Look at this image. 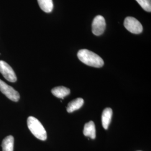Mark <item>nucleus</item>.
I'll use <instances>...</instances> for the list:
<instances>
[{
    "label": "nucleus",
    "instance_id": "13",
    "mask_svg": "<svg viewBox=\"0 0 151 151\" xmlns=\"http://www.w3.org/2000/svg\"><path fill=\"white\" fill-rule=\"evenodd\" d=\"M139 5L142 7V8L147 11H151V0H135Z\"/></svg>",
    "mask_w": 151,
    "mask_h": 151
},
{
    "label": "nucleus",
    "instance_id": "5",
    "mask_svg": "<svg viewBox=\"0 0 151 151\" xmlns=\"http://www.w3.org/2000/svg\"><path fill=\"white\" fill-rule=\"evenodd\" d=\"M0 73L7 81L15 82L17 81L16 74L11 66L4 60H0Z\"/></svg>",
    "mask_w": 151,
    "mask_h": 151
},
{
    "label": "nucleus",
    "instance_id": "11",
    "mask_svg": "<svg viewBox=\"0 0 151 151\" xmlns=\"http://www.w3.org/2000/svg\"><path fill=\"white\" fill-rule=\"evenodd\" d=\"M1 146L3 151H14V138L12 135L6 137L2 142Z\"/></svg>",
    "mask_w": 151,
    "mask_h": 151
},
{
    "label": "nucleus",
    "instance_id": "7",
    "mask_svg": "<svg viewBox=\"0 0 151 151\" xmlns=\"http://www.w3.org/2000/svg\"><path fill=\"white\" fill-rule=\"evenodd\" d=\"M113 115V110L111 108H107L103 111L101 116V122L103 128L105 129H108L110 124Z\"/></svg>",
    "mask_w": 151,
    "mask_h": 151
},
{
    "label": "nucleus",
    "instance_id": "12",
    "mask_svg": "<svg viewBox=\"0 0 151 151\" xmlns=\"http://www.w3.org/2000/svg\"><path fill=\"white\" fill-rule=\"evenodd\" d=\"M40 8L46 13L51 12L53 9V2L52 0H38Z\"/></svg>",
    "mask_w": 151,
    "mask_h": 151
},
{
    "label": "nucleus",
    "instance_id": "6",
    "mask_svg": "<svg viewBox=\"0 0 151 151\" xmlns=\"http://www.w3.org/2000/svg\"><path fill=\"white\" fill-rule=\"evenodd\" d=\"M106 27V22L104 17L101 15L96 16L92 24V33L96 35L100 36L102 35Z\"/></svg>",
    "mask_w": 151,
    "mask_h": 151
},
{
    "label": "nucleus",
    "instance_id": "10",
    "mask_svg": "<svg viewBox=\"0 0 151 151\" xmlns=\"http://www.w3.org/2000/svg\"><path fill=\"white\" fill-rule=\"evenodd\" d=\"M84 103L83 99L82 98H77L75 100L68 103L67 107V111L68 113H73L77 110L80 109L83 106Z\"/></svg>",
    "mask_w": 151,
    "mask_h": 151
},
{
    "label": "nucleus",
    "instance_id": "2",
    "mask_svg": "<svg viewBox=\"0 0 151 151\" xmlns=\"http://www.w3.org/2000/svg\"><path fill=\"white\" fill-rule=\"evenodd\" d=\"M27 124L28 128L37 138L41 140L47 139V132L38 119L34 116H29L27 118Z\"/></svg>",
    "mask_w": 151,
    "mask_h": 151
},
{
    "label": "nucleus",
    "instance_id": "4",
    "mask_svg": "<svg viewBox=\"0 0 151 151\" xmlns=\"http://www.w3.org/2000/svg\"><path fill=\"white\" fill-rule=\"evenodd\" d=\"M0 91L6 97L13 101L17 102L20 99V94L12 87L8 85L4 81L0 80Z\"/></svg>",
    "mask_w": 151,
    "mask_h": 151
},
{
    "label": "nucleus",
    "instance_id": "1",
    "mask_svg": "<svg viewBox=\"0 0 151 151\" xmlns=\"http://www.w3.org/2000/svg\"><path fill=\"white\" fill-rule=\"evenodd\" d=\"M77 57L82 63L91 67L100 68L104 65V60L99 55L87 49L80 50Z\"/></svg>",
    "mask_w": 151,
    "mask_h": 151
},
{
    "label": "nucleus",
    "instance_id": "8",
    "mask_svg": "<svg viewBox=\"0 0 151 151\" xmlns=\"http://www.w3.org/2000/svg\"><path fill=\"white\" fill-rule=\"evenodd\" d=\"M83 133L85 136L88 137L92 139L96 138V128L93 122L90 121L85 124Z\"/></svg>",
    "mask_w": 151,
    "mask_h": 151
},
{
    "label": "nucleus",
    "instance_id": "9",
    "mask_svg": "<svg viewBox=\"0 0 151 151\" xmlns=\"http://www.w3.org/2000/svg\"><path fill=\"white\" fill-rule=\"evenodd\" d=\"M52 93L55 97L63 99L70 93V90L65 87H56L52 90Z\"/></svg>",
    "mask_w": 151,
    "mask_h": 151
},
{
    "label": "nucleus",
    "instance_id": "3",
    "mask_svg": "<svg viewBox=\"0 0 151 151\" xmlns=\"http://www.w3.org/2000/svg\"><path fill=\"white\" fill-rule=\"evenodd\" d=\"M125 27L133 34H139L143 32V27L140 22L133 17H127L124 22Z\"/></svg>",
    "mask_w": 151,
    "mask_h": 151
}]
</instances>
